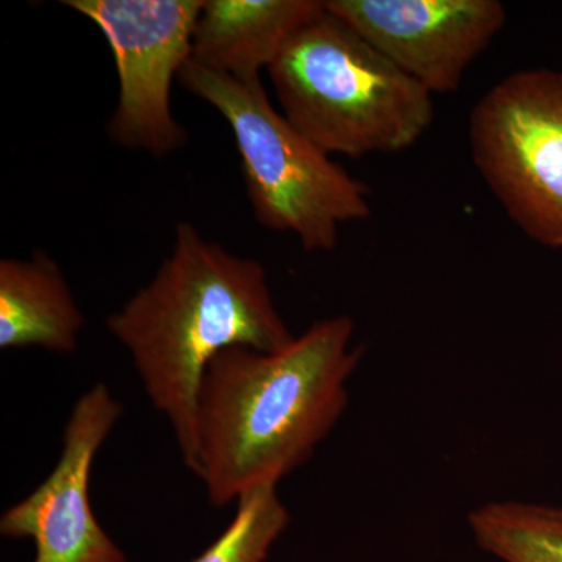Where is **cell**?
<instances>
[{
    "mask_svg": "<svg viewBox=\"0 0 562 562\" xmlns=\"http://www.w3.org/2000/svg\"><path fill=\"white\" fill-rule=\"evenodd\" d=\"M355 322H314L290 346H235L211 360L198 403V472L214 506L238 502L312 460L349 405L364 349Z\"/></svg>",
    "mask_w": 562,
    "mask_h": 562,
    "instance_id": "6da1fadb",
    "label": "cell"
},
{
    "mask_svg": "<svg viewBox=\"0 0 562 562\" xmlns=\"http://www.w3.org/2000/svg\"><path fill=\"white\" fill-rule=\"evenodd\" d=\"M106 328L128 351L147 397L171 424L181 460L198 472V403L211 360L228 347L279 351L295 336L260 261L179 222L171 255Z\"/></svg>",
    "mask_w": 562,
    "mask_h": 562,
    "instance_id": "7a4b0ae2",
    "label": "cell"
},
{
    "mask_svg": "<svg viewBox=\"0 0 562 562\" xmlns=\"http://www.w3.org/2000/svg\"><path fill=\"white\" fill-rule=\"evenodd\" d=\"M283 116L325 154L408 149L430 128L432 94L324 7L268 69Z\"/></svg>",
    "mask_w": 562,
    "mask_h": 562,
    "instance_id": "3957f363",
    "label": "cell"
},
{
    "mask_svg": "<svg viewBox=\"0 0 562 562\" xmlns=\"http://www.w3.org/2000/svg\"><path fill=\"white\" fill-rule=\"evenodd\" d=\"M179 81L231 125L255 221L290 233L308 251H331L339 228L371 216L369 190L302 135L261 80L239 81L188 61Z\"/></svg>",
    "mask_w": 562,
    "mask_h": 562,
    "instance_id": "277c9868",
    "label": "cell"
},
{
    "mask_svg": "<svg viewBox=\"0 0 562 562\" xmlns=\"http://www.w3.org/2000/svg\"><path fill=\"white\" fill-rule=\"evenodd\" d=\"M476 171L532 241L562 249V69L509 74L473 106Z\"/></svg>",
    "mask_w": 562,
    "mask_h": 562,
    "instance_id": "5b68a950",
    "label": "cell"
},
{
    "mask_svg": "<svg viewBox=\"0 0 562 562\" xmlns=\"http://www.w3.org/2000/svg\"><path fill=\"white\" fill-rule=\"evenodd\" d=\"M109 43L120 95L106 133L125 149L161 158L188 143L172 113L171 90L190 61L203 0H63Z\"/></svg>",
    "mask_w": 562,
    "mask_h": 562,
    "instance_id": "8992f818",
    "label": "cell"
},
{
    "mask_svg": "<svg viewBox=\"0 0 562 562\" xmlns=\"http://www.w3.org/2000/svg\"><path fill=\"white\" fill-rule=\"evenodd\" d=\"M121 402L103 383L72 406L60 460L47 479L0 517V535L31 539L33 562H127L92 513L90 476L95 454L121 419Z\"/></svg>",
    "mask_w": 562,
    "mask_h": 562,
    "instance_id": "52a82bcc",
    "label": "cell"
},
{
    "mask_svg": "<svg viewBox=\"0 0 562 562\" xmlns=\"http://www.w3.org/2000/svg\"><path fill=\"white\" fill-rule=\"evenodd\" d=\"M325 7L431 94L457 91L506 24L498 0H325Z\"/></svg>",
    "mask_w": 562,
    "mask_h": 562,
    "instance_id": "ba28073f",
    "label": "cell"
},
{
    "mask_svg": "<svg viewBox=\"0 0 562 562\" xmlns=\"http://www.w3.org/2000/svg\"><path fill=\"white\" fill-rule=\"evenodd\" d=\"M324 0H203L191 61L239 81L261 80L294 32Z\"/></svg>",
    "mask_w": 562,
    "mask_h": 562,
    "instance_id": "9c48e42d",
    "label": "cell"
},
{
    "mask_svg": "<svg viewBox=\"0 0 562 562\" xmlns=\"http://www.w3.org/2000/svg\"><path fill=\"white\" fill-rule=\"evenodd\" d=\"M83 327V313L50 255L0 260V349L74 353Z\"/></svg>",
    "mask_w": 562,
    "mask_h": 562,
    "instance_id": "30bf717a",
    "label": "cell"
},
{
    "mask_svg": "<svg viewBox=\"0 0 562 562\" xmlns=\"http://www.w3.org/2000/svg\"><path fill=\"white\" fill-rule=\"evenodd\" d=\"M473 539L505 562H562V508L498 501L469 513Z\"/></svg>",
    "mask_w": 562,
    "mask_h": 562,
    "instance_id": "8fae6325",
    "label": "cell"
},
{
    "mask_svg": "<svg viewBox=\"0 0 562 562\" xmlns=\"http://www.w3.org/2000/svg\"><path fill=\"white\" fill-rule=\"evenodd\" d=\"M235 517L209 549L192 562H265L273 542L290 524V513L277 492L266 484L247 492Z\"/></svg>",
    "mask_w": 562,
    "mask_h": 562,
    "instance_id": "7c38bea8",
    "label": "cell"
}]
</instances>
